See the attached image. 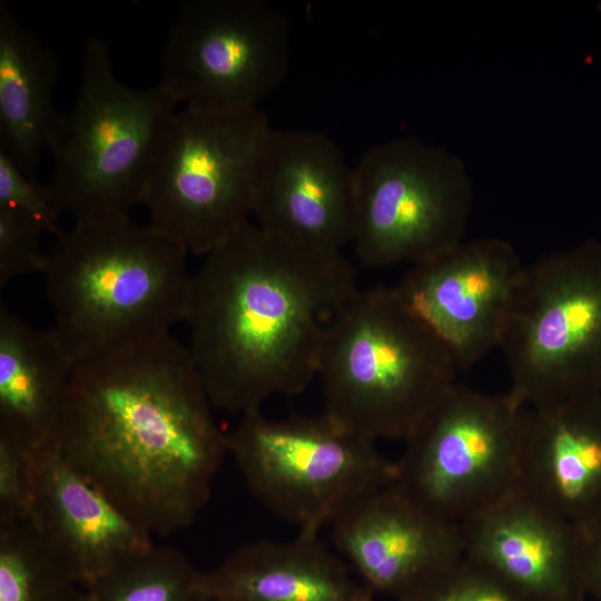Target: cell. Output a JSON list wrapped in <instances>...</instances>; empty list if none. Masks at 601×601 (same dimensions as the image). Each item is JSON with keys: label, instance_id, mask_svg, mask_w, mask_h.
I'll return each instance as SVG.
<instances>
[{"label": "cell", "instance_id": "obj_24", "mask_svg": "<svg viewBox=\"0 0 601 601\" xmlns=\"http://www.w3.org/2000/svg\"><path fill=\"white\" fill-rule=\"evenodd\" d=\"M42 226L29 215L0 205V287L35 273L43 274L48 253Z\"/></svg>", "mask_w": 601, "mask_h": 601}, {"label": "cell", "instance_id": "obj_19", "mask_svg": "<svg viewBox=\"0 0 601 601\" xmlns=\"http://www.w3.org/2000/svg\"><path fill=\"white\" fill-rule=\"evenodd\" d=\"M72 370L49 329L0 300V435L33 451L57 444Z\"/></svg>", "mask_w": 601, "mask_h": 601}, {"label": "cell", "instance_id": "obj_20", "mask_svg": "<svg viewBox=\"0 0 601 601\" xmlns=\"http://www.w3.org/2000/svg\"><path fill=\"white\" fill-rule=\"evenodd\" d=\"M58 62L51 49L0 2V150L31 178L49 148Z\"/></svg>", "mask_w": 601, "mask_h": 601}, {"label": "cell", "instance_id": "obj_15", "mask_svg": "<svg viewBox=\"0 0 601 601\" xmlns=\"http://www.w3.org/2000/svg\"><path fill=\"white\" fill-rule=\"evenodd\" d=\"M35 479L29 522L85 587L154 544L57 444L35 451Z\"/></svg>", "mask_w": 601, "mask_h": 601}, {"label": "cell", "instance_id": "obj_9", "mask_svg": "<svg viewBox=\"0 0 601 601\" xmlns=\"http://www.w3.org/2000/svg\"><path fill=\"white\" fill-rule=\"evenodd\" d=\"M354 175L352 244L365 266H412L464 240L473 183L456 155L404 136L367 149Z\"/></svg>", "mask_w": 601, "mask_h": 601}, {"label": "cell", "instance_id": "obj_16", "mask_svg": "<svg viewBox=\"0 0 601 601\" xmlns=\"http://www.w3.org/2000/svg\"><path fill=\"white\" fill-rule=\"evenodd\" d=\"M465 556L531 601H564L580 539L577 526L516 490L461 525Z\"/></svg>", "mask_w": 601, "mask_h": 601}, {"label": "cell", "instance_id": "obj_27", "mask_svg": "<svg viewBox=\"0 0 601 601\" xmlns=\"http://www.w3.org/2000/svg\"><path fill=\"white\" fill-rule=\"evenodd\" d=\"M597 552H598V559H597V561H594V566L597 565V568H598L597 571L601 575V541L599 543Z\"/></svg>", "mask_w": 601, "mask_h": 601}, {"label": "cell", "instance_id": "obj_22", "mask_svg": "<svg viewBox=\"0 0 601 601\" xmlns=\"http://www.w3.org/2000/svg\"><path fill=\"white\" fill-rule=\"evenodd\" d=\"M200 574L183 552L154 543L87 585L83 601H201Z\"/></svg>", "mask_w": 601, "mask_h": 601}, {"label": "cell", "instance_id": "obj_12", "mask_svg": "<svg viewBox=\"0 0 601 601\" xmlns=\"http://www.w3.org/2000/svg\"><path fill=\"white\" fill-rule=\"evenodd\" d=\"M523 267L504 239H464L410 266L393 288L462 373L499 347Z\"/></svg>", "mask_w": 601, "mask_h": 601}, {"label": "cell", "instance_id": "obj_10", "mask_svg": "<svg viewBox=\"0 0 601 601\" xmlns=\"http://www.w3.org/2000/svg\"><path fill=\"white\" fill-rule=\"evenodd\" d=\"M525 405L580 395L601 371V257L548 254L524 265L499 344Z\"/></svg>", "mask_w": 601, "mask_h": 601}, {"label": "cell", "instance_id": "obj_4", "mask_svg": "<svg viewBox=\"0 0 601 601\" xmlns=\"http://www.w3.org/2000/svg\"><path fill=\"white\" fill-rule=\"evenodd\" d=\"M460 373L393 286L357 288L322 348L323 413L372 442L404 441Z\"/></svg>", "mask_w": 601, "mask_h": 601}, {"label": "cell", "instance_id": "obj_18", "mask_svg": "<svg viewBox=\"0 0 601 601\" xmlns=\"http://www.w3.org/2000/svg\"><path fill=\"white\" fill-rule=\"evenodd\" d=\"M579 397L525 405L518 489L574 526L601 490V427Z\"/></svg>", "mask_w": 601, "mask_h": 601}, {"label": "cell", "instance_id": "obj_11", "mask_svg": "<svg viewBox=\"0 0 601 601\" xmlns=\"http://www.w3.org/2000/svg\"><path fill=\"white\" fill-rule=\"evenodd\" d=\"M290 48L286 17L262 0H193L174 22L159 85L184 107L257 108L283 80Z\"/></svg>", "mask_w": 601, "mask_h": 601}, {"label": "cell", "instance_id": "obj_28", "mask_svg": "<svg viewBox=\"0 0 601 601\" xmlns=\"http://www.w3.org/2000/svg\"><path fill=\"white\" fill-rule=\"evenodd\" d=\"M201 601H217V600L207 599V598L204 597V599Z\"/></svg>", "mask_w": 601, "mask_h": 601}, {"label": "cell", "instance_id": "obj_17", "mask_svg": "<svg viewBox=\"0 0 601 601\" xmlns=\"http://www.w3.org/2000/svg\"><path fill=\"white\" fill-rule=\"evenodd\" d=\"M199 588L217 601H373V595L316 534L244 544L214 569Z\"/></svg>", "mask_w": 601, "mask_h": 601}, {"label": "cell", "instance_id": "obj_8", "mask_svg": "<svg viewBox=\"0 0 601 601\" xmlns=\"http://www.w3.org/2000/svg\"><path fill=\"white\" fill-rule=\"evenodd\" d=\"M525 404L459 382L428 408L393 462L394 484L461 525L519 489Z\"/></svg>", "mask_w": 601, "mask_h": 601}, {"label": "cell", "instance_id": "obj_25", "mask_svg": "<svg viewBox=\"0 0 601 601\" xmlns=\"http://www.w3.org/2000/svg\"><path fill=\"white\" fill-rule=\"evenodd\" d=\"M35 496V451L0 435V524L29 522Z\"/></svg>", "mask_w": 601, "mask_h": 601}, {"label": "cell", "instance_id": "obj_26", "mask_svg": "<svg viewBox=\"0 0 601 601\" xmlns=\"http://www.w3.org/2000/svg\"><path fill=\"white\" fill-rule=\"evenodd\" d=\"M0 205L29 215L47 234L57 237L62 233V214L53 204L46 185L29 177L3 150H0Z\"/></svg>", "mask_w": 601, "mask_h": 601}, {"label": "cell", "instance_id": "obj_3", "mask_svg": "<svg viewBox=\"0 0 601 601\" xmlns=\"http://www.w3.org/2000/svg\"><path fill=\"white\" fill-rule=\"evenodd\" d=\"M188 255L177 239L130 216L62 230L42 275L52 312L48 329L72 366L185 322Z\"/></svg>", "mask_w": 601, "mask_h": 601}, {"label": "cell", "instance_id": "obj_1", "mask_svg": "<svg viewBox=\"0 0 601 601\" xmlns=\"http://www.w3.org/2000/svg\"><path fill=\"white\" fill-rule=\"evenodd\" d=\"M214 410L169 333L77 364L57 445L138 526L166 536L194 522L228 454Z\"/></svg>", "mask_w": 601, "mask_h": 601}, {"label": "cell", "instance_id": "obj_14", "mask_svg": "<svg viewBox=\"0 0 601 601\" xmlns=\"http://www.w3.org/2000/svg\"><path fill=\"white\" fill-rule=\"evenodd\" d=\"M329 528L338 555L372 595L402 599L465 556L461 526L416 504L393 479L351 504Z\"/></svg>", "mask_w": 601, "mask_h": 601}, {"label": "cell", "instance_id": "obj_23", "mask_svg": "<svg viewBox=\"0 0 601 601\" xmlns=\"http://www.w3.org/2000/svg\"><path fill=\"white\" fill-rule=\"evenodd\" d=\"M401 601H531L482 565L464 556Z\"/></svg>", "mask_w": 601, "mask_h": 601}, {"label": "cell", "instance_id": "obj_6", "mask_svg": "<svg viewBox=\"0 0 601 601\" xmlns=\"http://www.w3.org/2000/svg\"><path fill=\"white\" fill-rule=\"evenodd\" d=\"M272 129L258 107L178 110L144 198L148 224L204 257L252 221Z\"/></svg>", "mask_w": 601, "mask_h": 601}, {"label": "cell", "instance_id": "obj_7", "mask_svg": "<svg viewBox=\"0 0 601 601\" xmlns=\"http://www.w3.org/2000/svg\"><path fill=\"white\" fill-rule=\"evenodd\" d=\"M253 495L268 510L316 534L351 504L393 479V462L376 443L328 415L273 418L255 410L227 432Z\"/></svg>", "mask_w": 601, "mask_h": 601}, {"label": "cell", "instance_id": "obj_13", "mask_svg": "<svg viewBox=\"0 0 601 601\" xmlns=\"http://www.w3.org/2000/svg\"><path fill=\"white\" fill-rule=\"evenodd\" d=\"M355 215L354 167L336 142L318 131L272 129L255 223L306 250L341 255L352 244Z\"/></svg>", "mask_w": 601, "mask_h": 601}, {"label": "cell", "instance_id": "obj_21", "mask_svg": "<svg viewBox=\"0 0 601 601\" xmlns=\"http://www.w3.org/2000/svg\"><path fill=\"white\" fill-rule=\"evenodd\" d=\"M85 589L30 522L0 524V601H83Z\"/></svg>", "mask_w": 601, "mask_h": 601}, {"label": "cell", "instance_id": "obj_2", "mask_svg": "<svg viewBox=\"0 0 601 601\" xmlns=\"http://www.w3.org/2000/svg\"><path fill=\"white\" fill-rule=\"evenodd\" d=\"M357 288L343 254L306 250L253 220L206 254L191 278L186 346L214 408L242 415L307 388Z\"/></svg>", "mask_w": 601, "mask_h": 601}, {"label": "cell", "instance_id": "obj_5", "mask_svg": "<svg viewBox=\"0 0 601 601\" xmlns=\"http://www.w3.org/2000/svg\"><path fill=\"white\" fill-rule=\"evenodd\" d=\"M178 104L158 83L135 89L115 73L110 50L87 39L77 98L61 112L46 188L72 223L130 216L148 183Z\"/></svg>", "mask_w": 601, "mask_h": 601}]
</instances>
